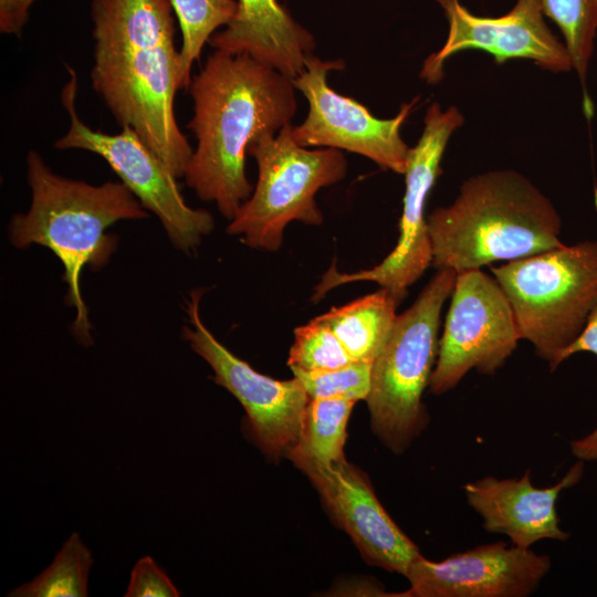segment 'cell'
I'll return each mask as SVG.
<instances>
[{
	"instance_id": "cell-1",
	"label": "cell",
	"mask_w": 597,
	"mask_h": 597,
	"mask_svg": "<svg viewBox=\"0 0 597 597\" xmlns=\"http://www.w3.org/2000/svg\"><path fill=\"white\" fill-rule=\"evenodd\" d=\"M92 87L117 123L133 128L181 178L192 154L175 115L185 88L169 0H93Z\"/></svg>"
},
{
	"instance_id": "cell-2",
	"label": "cell",
	"mask_w": 597,
	"mask_h": 597,
	"mask_svg": "<svg viewBox=\"0 0 597 597\" xmlns=\"http://www.w3.org/2000/svg\"><path fill=\"white\" fill-rule=\"evenodd\" d=\"M197 140L185 180L203 201L232 220L253 188L245 174L248 146L291 124L297 103L293 80L249 54L214 50L188 86Z\"/></svg>"
},
{
	"instance_id": "cell-3",
	"label": "cell",
	"mask_w": 597,
	"mask_h": 597,
	"mask_svg": "<svg viewBox=\"0 0 597 597\" xmlns=\"http://www.w3.org/2000/svg\"><path fill=\"white\" fill-rule=\"evenodd\" d=\"M31 205L9 223L10 242L20 249L38 244L61 261L67 286L65 302L75 310L72 333L84 346L93 344L88 311L80 286L85 266L98 270L116 248L107 228L121 220L148 217L147 210L121 181L91 185L56 175L42 156H27Z\"/></svg>"
},
{
	"instance_id": "cell-4",
	"label": "cell",
	"mask_w": 597,
	"mask_h": 597,
	"mask_svg": "<svg viewBox=\"0 0 597 597\" xmlns=\"http://www.w3.org/2000/svg\"><path fill=\"white\" fill-rule=\"evenodd\" d=\"M427 220L431 264L457 273L564 245L555 207L514 170L469 178L454 201L434 209Z\"/></svg>"
},
{
	"instance_id": "cell-5",
	"label": "cell",
	"mask_w": 597,
	"mask_h": 597,
	"mask_svg": "<svg viewBox=\"0 0 597 597\" xmlns=\"http://www.w3.org/2000/svg\"><path fill=\"white\" fill-rule=\"evenodd\" d=\"M491 271L512 305L520 338L555 370L597 306V241L564 244Z\"/></svg>"
},
{
	"instance_id": "cell-6",
	"label": "cell",
	"mask_w": 597,
	"mask_h": 597,
	"mask_svg": "<svg viewBox=\"0 0 597 597\" xmlns=\"http://www.w3.org/2000/svg\"><path fill=\"white\" fill-rule=\"evenodd\" d=\"M457 274L448 268L438 269L413 304L397 315L373 363L366 399L371 428L396 453L404 451L427 426L422 395L438 357L441 311L451 296Z\"/></svg>"
},
{
	"instance_id": "cell-7",
	"label": "cell",
	"mask_w": 597,
	"mask_h": 597,
	"mask_svg": "<svg viewBox=\"0 0 597 597\" xmlns=\"http://www.w3.org/2000/svg\"><path fill=\"white\" fill-rule=\"evenodd\" d=\"M292 128L287 124L277 134L264 133L248 146V154L256 160L258 181L227 231L254 249L277 250L292 221L321 224L315 195L347 172V160L339 149L300 146Z\"/></svg>"
},
{
	"instance_id": "cell-8",
	"label": "cell",
	"mask_w": 597,
	"mask_h": 597,
	"mask_svg": "<svg viewBox=\"0 0 597 597\" xmlns=\"http://www.w3.org/2000/svg\"><path fill=\"white\" fill-rule=\"evenodd\" d=\"M69 71L71 76L61 100L71 123L54 147L87 150L104 158L142 206L159 219L171 244L186 253L193 251L212 231V214L187 205L178 178L133 128L124 126L118 134H105L84 124L75 105L77 76L72 69Z\"/></svg>"
},
{
	"instance_id": "cell-9",
	"label": "cell",
	"mask_w": 597,
	"mask_h": 597,
	"mask_svg": "<svg viewBox=\"0 0 597 597\" xmlns=\"http://www.w3.org/2000/svg\"><path fill=\"white\" fill-rule=\"evenodd\" d=\"M463 122L462 114L453 106L442 109L434 102L427 108L422 134L408 153L404 174L406 190L396 247L379 264L368 270L341 273L333 264L316 286V298L338 285L356 281L375 282L391 291L400 301L406 296L407 289L418 281L432 262L426 203L442 172L440 163L447 144Z\"/></svg>"
},
{
	"instance_id": "cell-10",
	"label": "cell",
	"mask_w": 597,
	"mask_h": 597,
	"mask_svg": "<svg viewBox=\"0 0 597 597\" xmlns=\"http://www.w3.org/2000/svg\"><path fill=\"white\" fill-rule=\"evenodd\" d=\"M520 338L512 305L495 277L481 269L457 274L430 390H452L472 369L493 375Z\"/></svg>"
},
{
	"instance_id": "cell-11",
	"label": "cell",
	"mask_w": 597,
	"mask_h": 597,
	"mask_svg": "<svg viewBox=\"0 0 597 597\" xmlns=\"http://www.w3.org/2000/svg\"><path fill=\"white\" fill-rule=\"evenodd\" d=\"M344 66L343 60H322L312 54L306 57L302 73L292 78L308 102L306 118L292 128L294 140L306 148L352 151L383 169L404 175L410 148L401 138L400 128L418 97L402 104L395 117L377 118L359 102L329 87L328 72Z\"/></svg>"
},
{
	"instance_id": "cell-12",
	"label": "cell",
	"mask_w": 597,
	"mask_h": 597,
	"mask_svg": "<svg viewBox=\"0 0 597 597\" xmlns=\"http://www.w3.org/2000/svg\"><path fill=\"white\" fill-rule=\"evenodd\" d=\"M202 293V290L192 291L186 301L188 326L182 328L184 338L211 367L212 379L242 405L259 448L269 457H286L296 443L308 395L296 377L290 380L268 377L223 346L200 317Z\"/></svg>"
},
{
	"instance_id": "cell-13",
	"label": "cell",
	"mask_w": 597,
	"mask_h": 597,
	"mask_svg": "<svg viewBox=\"0 0 597 597\" xmlns=\"http://www.w3.org/2000/svg\"><path fill=\"white\" fill-rule=\"evenodd\" d=\"M434 1L443 9L449 30L443 46L423 62L420 75L430 84L442 78L446 61L464 50L485 51L496 63L526 59L552 72L573 69L565 44L544 20L540 0H517L512 10L498 18L478 17L459 0Z\"/></svg>"
},
{
	"instance_id": "cell-14",
	"label": "cell",
	"mask_w": 597,
	"mask_h": 597,
	"mask_svg": "<svg viewBox=\"0 0 597 597\" xmlns=\"http://www.w3.org/2000/svg\"><path fill=\"white\" fill-rule=\"evenodd\" d=\"M551 568L547 555L504 542L480 545L432 562L420 555L406 578L409 588L399 597H526Z\"/></svg>"
},
{
	"instance_id": "cell-15",
	"label": "cell",
	"mask_w": 597,
	"mask_h": 597,
	"mask_svg": "<svg viewBox=\"0 0 597 597\" xmlns=\"http://www.w3.org/2000/svg\"><path fill=\"white\" fill-rule=\"evenodd\" d=\"M336 522L371 565L406 577L421 555L376 498L368 479L346 459L301 469Z\"/></svg>"
},
{
	"instance_id": "cell-16",
	"label": "cell",
	"mask_w": 597,
	"mask_h": 597,
	"mask_svg": "<svg viewBox=\"0 0 597 597\" xmlns=\"http://www.w3.org/2000/svg\"><path fill=\"white\" fill-rule=\"evenodd\" d=\"M584 472L583 461L548 488H536L527 470L517 479L484 476L463 485L468 504L482 517L489 533L504 534L512 544L530 548L542 540L566 541L559 527L556 503L561 492L575 485Z\"/></svg>"
},
{
	"instance_id": "cell-17",
	"label": "cell",
	"mask_w": 597,
	"mask_h": 597,
	"mask_svg": "<svg viewBox=\"0 0 597 597\" xmlns=\"http://www.w3.org/2000/svg\"><path fill=\"white\" fill-rule=\"evenodd\" d=\"M209 44L214 50L249 54L294 78L312 55L315 39L276 0H238L234 18Z\"/></svg>"
},
{
	"instance_id": "cell-18",
	"label": "cell",
	"mask_w": 597,
	"mask_h": 597,
	"mask_svg": "<svg viewBox=\"0 0 597 597\" xmlns=\"http://www.w3.org/2000/svg\"><path fill=\"white\" fill-rule=\"evenodd\" d=\"M400 300L388 289L317 316L336 334L355 362L374 363L396 321Z\"/></svg>"
},
{
	"instance_id": "cell-19",
	"label": "cell",
	"mask_w": 597,
	"mask_h": 597,
	"mask_svg": "<svg viewBox=\"0 0 597 597\" xmlns=\"http://www.w3.org/2000/svg\"><path fill=\"white\" fill-rule=\"evenodd\" d=\"M355 402L345 398L310 399L296 443L286 457L300 470L345 459L346 426Z\"/></svg>"
},
{
	"instance_id": "cell-20",
	"label": "cell",
	"mask_w": 597,
	"mask_h": 597,
	"mask_svg": "<svg viewBox=\"0 0 597 597\" xmlns=\"http://www.w3.org/2000/svg\"><path fill=\"white\" fill-rule=\"evenodd\" d=\"M91 551L73 532L53 562L31 582L11 590L9 597H86Z\"/></svg>"
},
{
	"instance_id": "cell-21",
	"label": "cell",
	"mask_w": 597,
	"mask_h": 597,
	"mask_svg": "<svg viewBox=\"0 0 597 597\" xmlns=\"http://www.w3.org/2000/svg\"><path fill=\"white\" fill-rule=\"evenodd\" d=\"M182 33L180 49L185 88L203 45L220 27L229 24L238 11L235 0H169Z\"/></svg>"
},
{
	"instance_id": "cell-22",
	"label": "cell",
	"mask_w": 597,
	"mask_h": 597,
	"mask_svg": "<svg viewBox=\"0 0 597 597\" xmlns=\"http://www.w3.org/2000/svg\"><path fill=\"white\" fill-rule=\"evenodd\" d=\"M544 15L559 28L572 66L585 86L597 34V0H540Z\"/></svg>"
},
{
	"instance_id": "cell-23",
	"label": "cell",
	"mask_w": 597,
	"mask_h": 597,
	"mask_svg": "<svg viewBox=\"0 0 597 597\" xmlns=\"http://www.w3.org/2000/svg\"><path fill=\"white\" fill-rule=\"evenodd\" d=\"M353 358L336 334L317 317L294 329L287 365L293 370L315 373L350 364Z\"/></svg>"
},
{
	"instance_id": "cell-24",
	"label": "cell",
	"mask_w": 597,
	"mask_h": 597,
	"mask_svg": "<svg viewBox=\"0 0 597 597\" xmlns=\"http://www.w3.org/2000/svg\"><path fill=\"white\" fill-rule=\"evenodd\" d=\"M373 363L352 362L331 370L304 373L293 370L310 399L345 398L354 401L367 399L371 385Z\"/></svg>"
},
{
	"instance_id": "cell-25",
	"label": "cell",
	"mask_w": 597,
	"mask_h": 597,
	"mask_svg": "<svg viewBox=\"0 0 597 597\" xmlns=\"http://www.w3.org/2000/svg\"><path fill=\"white\" fill-rule=\"evenodd\" d=\"M124 596L178 597L180 593L158 564L150 556H144L135 564Z\"/></svg>"
},
{
	"instance_id": "cell-26",
	"label": "cell",
	"mask_w": 597,
	"mask_h": 597,
	"mask_svg": "<svg viewBox=\"0 0 597 597\" xmlns=\"http://www.w3.org/2000/svg\"><path fill=\"white\" fill-rule=\"evenodd\" d=\"M579 352L597 355V306L588 316L587 323L578 337L562 353V364L569 356ZM573 453L580 460H597V428L584 439L572 443Z\"/></svg>"
},
{
	"instance_id": "cell-27",
	"label": "cell",
	"mask_w": 597,
	"mask_h": 597,
	"mask_svg": "<svg viewBox=\"0 0 597 597\" xmlns=\"http://www.w3.org/2000/svg\"><path fill=\"white\" fill-rule=\"evenodd\" d=\"M34 0H0V30L7 34H20Z\"/></svg>"
}]
</instances>
